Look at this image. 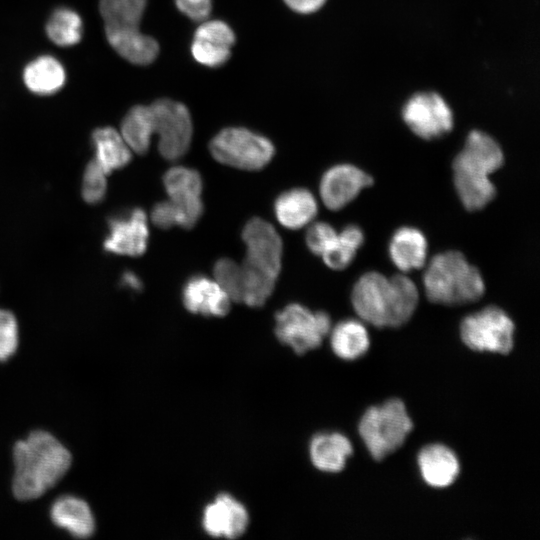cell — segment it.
I'll use <instances>...</instances> for the list:
<instances>
[{
  "mask_svg": "<svg viewBox=\"0 0 540 540\" xmlns=\"http://www.w3.org/2000/svg\"><path fill=\"white\" fill-rule=\"evenodd\" d=\"M163 183L169 200L184 217V228L191 229L203 214V184L199 172L184 166H174L164 174Z\"/></svg>",
  "mask_w": 540,
  "mask_h": 540,
  "instance_id": "14",
  "label": "cell"
},
{
  "mask_svg": "<svg viewBox=\"0 0 540 540\" xmlns=\"http://www.w3.org/2000/svg\"><path fill=\"white\" fill-rule=\"evenodd\" d=\"M242 239L246 245L243 270L276 281L281 270L283 244L275 228L255 217L245 224Z\"/></svg>",
  "mask_w": 540,
  "mask_h": 540,
  "instance_id": "11",
  "label": "cell"
},
{
  "mask_svg": "<svg viewBox=\"0 0 540 540\" xmlns=\"http://www.w3.org/2000/svg\"><path fill=\"white\" fill-rule=\"evenodd\" d=\"M428 244L417 228L404 226L395 231L389 243V256L403 273L421 269L427 259Z\"/></svg>",
  "mask_w": 540,
  "mask_h": 540,
  "instance_id": "20",
  "label": "cell"
},
{
  "mask_svg": "<svg viewBox=\"0 0 540 540\" xmlns=\"http://www.w3.org/2000/svg\"><path fill=\"white\" fill-rule=\"evenodd\" d=\"M363 242L364 233L361 228L356 225H348L337 234L335 241L321 257L329 268L345 269L354 260L357 250Z\"/></svg>",
  "mask_w": 540,
  "mask_h": 540,
  "instance_id": "28",
  "label": "cell"
},
{
  "mask_svg": "<svg viewBox=\"0 0 540 540\" xmlns=\"http://www.w3.org/2000/svg\"><path fill=\"white\" fill-rule=\"evenodd\" d=\"M182 302L193 314L223 317L230 310L231 299L215 280L197 274L184 284Z\"/></svg>",
  "mask_w": 540,
  "mask_h": 540,
  "instance_id": "17",
  "label": "cell"
},
{
  "mask_svg": "<svg viewBox=\"0 0 540 540\" xmlns=\"http://www.w3.org/2000/svg\"><path fill=\"white\" fill-rule=\"evenodd\" d=\"M50 518L55 526L75 538H89L95 532V519L88 503L73 495H64L54 501Z\"/></svg>",
  "mask_w": 540,
  "mask_h": 540,
  "instance_id": "18",
  "label": "cell"
},
{
  "mask_svg": "<svg viewBox=\"0 0 540 540\" xmlns=\"http://www.w3.org/2000/svg\"><path fill=\"white\" fill-rule=\"evenodd\" d=\"M353 452L351 442L340 433L315 435L309 445L312 464L323 472L341 471Z\"/></svg>",
  "mask_w": 540,
  "mask_h": 540,
  "instance_id": "23",
  "label": "cell"
},
{
  "mask_svg": "<svg viewBox=\"0 0 540 540\" xmlns=\"http://www.w3.org/2000/svg\"><path fill=\"white\" fill-rule=\"evenodd\" d=\"M209 150L218 162L243 170H259L273 158L272 142L242 127L221 130L210 141Z\"/></svg>",
  "mask_w": 540,
  "mask_h": 540,
  "instance_id": "7",
  "label": "cell"
},
{
  "mask_svg": "<svg viewBox=\"0 0 540 540\" xmlns=\"http://www.w3.org/2000/svg\"><path fill=\"white\" fill-rule=\"evenodd\" d=\"M503 163V151L494 138L479 130L468 134L452 163L454 186L467 210H480L494 199L496 188L490 175Z\"/></svg>",
  "mask_w": 540,
  "mask_h": 540,
  "instance_id": "3",
  "label": "cell"
},
{
  "mask_svg": "<svg viewBox=\"0 0 540 540\" xmlns=\"http://www.w3.org/2000/svg\"><path fill=\"white\" fill-rule=\"evenodd\" d=\"M106 173L100 165L92 159L85 167L82 179V197L88 204L100 203L106 195Z\"/></svg>",
  "mask_w": 540,
  "mask_h": 540,
  "instance_id": "30",
  "label": "cell"
},
{
  "mask_svg": "<svg viewBox=\"0 0 540 540\" xmlns=\"http://www.w3.org/2000/svg\"><path fill=\"white\" fill-rule=\"evenodd\" d=\"M285 3L298 13L308 14L319 10L326 0H284Z\"/></svg>",
  "mask_w": 540,
  "mask_h": 540,
  "instance_id": "37",
  "label": "cell"
},
{
  "mask_svg": "<svg viewBox=\"0 0 540 540\" xmlns=\"http://www.w3.org/2000/svg\"><path fill=\"white\" fill-rule=\"evenodd\" d=\"M19 344V329L16 317L6 309H0V362L10 359Z\"/></svg>",
  "mask_w": 540,
  "mask_h": 540,
  "instance_id": "31",
  "label": "cell"
},
{
  "mask_svg": "<svg viewBox=\"0 0 540 540\" xmlns=\"http://www.w3.org/2000/svg\"><path fill=\"white\" fill-rule=\"evenodd\" d=\"M402 118L415 135L425 140L444 136L454 125L451 107L434 91L417 92L408 98L402 108Z\"/></svg>",
  "mask_w": 540,
  "mask_h": 540,
  "instance_id": "12",
  "label": "cell"
},
{
  "mask_svg": "<svg viewBox=\"0 0 540 540\" xmlns=\"http://www.w3.org/2000/svg\"><path fill=\"white\" fill-rule=\"evenodd\" d=\"M13 463V494L20 501H30L41 497L65 476L72 456L54 435L35 430L15 443Z\"/></svg>",
  "mask_w": 540,
  "mask_h": 540,
  "instance_id": "1",
  "label": "cell"
},
{
  "mask_svg": "<svg viewBox=\"0 0 540 540\" xmlns=\"http://www.w3.org/2000/svg\"><path fill=\"white\" fill-rule=\"evenodd\" d=\"M177 8L194 21L206 20L212 10L211 0H175Z\"/></svg>",
  "mask_w": 540,
  "mask_h": 540,
  "instance_id": "36",
  "label": "cell"
},
{
  "mask_svg": "<svg viewBox=\"0 0 540 540\" xmlns=\"http://www.w3.org/2000/svg\"><path fill=\"white\" fill-rule=\"evenodd\" d=\"M215 281L226 292L231 301L242 302L243 271L241 265L229 258H221L213 268Z\"/></svg>",
  "mask_w": 540,
  "mask_h": 540,
  "instance_id": "29",
  "label": "cell"
},
{
  "mask_svg": "<svg viewBox=\"0 0 540 540\" xmlns=\"http://www.w3.org/2000/svg\"><path fill=\"white\" fill-rule=\"evenodd\" d=\"M119 284L134 292H140L143 288L140 277L130 270H126L122 273Z\"/></svg>",
  "mask_w": 540,
  "mask_h": 540,
  "instance_id": "38",
  "label": "cell"
},
{
  "mask_svg": "<svg viewBox=\"0 0 540 540\" xmlns=\"http://www.w3.org/2000/svg\"><path fill=\"white\" fill-rule=\"evenodd\" d=\"M331 328L326 312H314L297 303L287 305L275 315L277 339L299 355L318 348Z\"/></svg>",
  "mask_w": 540,
  "mask_h": 540,
  "instance_id": "8",
  "label": "cell"
},
{
  "mask_svg": "<svg viewBox=\"0 0 540 540\" xmlns=\"http://www.w3.org/2000/svg\"><path fill=\"white\" fill-rule=\"evenodd\" d=\"M412 427L404 403L391 399L381 406L369 408L358 429L371 456L382 460L402 446Z\"/></svg>",
  "mask_w": 540,
  "mask_h": 540,
  "instance_id": "6",
  "label": "cell"
},
{
  "mask_svg": "<svg viewBox=\"0 0 540 540\" xmlns=\"http://www.w3.org/2000/svg\"><path fill=\"white\" fill-rule=\"evenodd\" d=\"M249 513L239 500L227 493L217 495L203 510L201 524L214 538L237 539L249 526Z\"/></svg>",
  "mask_w": 540,
  "mask_h": 540,
  "instance_id": "15",
  "label": "cell"
},
{
  "mask_svg": "<svg viewBox=\"0 0 540 540\" xmlns=\"http://www.w3.org/2000/svg\"><path fill=\"white\" fill-rule=\"evenodd\" d=\"M153 133L159 136L161 156L175 161L185 155L192 139V120L185 105L170 99H159L149 105Z\"/></svg>",
  "mask_w": 540,
  "mask_h": 540,
  "instance_id": "10",
  "label": "cell"
},
{
  "mask_svg": "<svg viewBox=\"0 0 540 540\" xmlns=\"http://www.w3.org/2000/svg\"><path fill=\"white\" fill-rule=\"evenodd\" d=\"M63 64L52 55H40L27 63L22 79L26 88L41 96L58 92L66 83Z\"/></svg>",
  "mask_w": 540,
  "mask_h": 540,
  "instance_id": "22",
  "label": "cell"
},
{
  "mask_svg": "<svg viewBox=\"0 0 540 540\" xmlns=\"http://www.w3.org/2000/svg\"><path fill=\"white\" fill-rule=\"evenodd\" d=\"M514 331L511 318L496 306L466 316L460 326L461 338L469 348L502 354L512 350Z\"/></svg>",
  "mask_w": 540,
  "mask_h": 540,
  "instance_id": "9",
  "label": "cell"
},
{
  "mask_svg": "<svg viewBox=\"0 0 540 540\" xmlns=\"http://www.w3.org/2000/svg\"><path fill=\"white\" fill-rule=\"evenodd\" d=\"M149 229L145 211L133 208L108 219V233L103 242L106 252L137 257L148 245Z\"/></svg>",
  "mask_w": 540,
  "mask_h": 540,
  "instance_id": "13",
  "label": "cell"
},
{
  "mask_svg": "<svg viewBox=\"0 0 540 540\" xmlns=\"http://www.w3.org/2000/svg\"><path fill=\"white\" fill-rule=\"evenodd\" d=\"M151 220L160 229L174 226L184 228V217L176 205L170 200L156 203L151 211Z\"/></svg>",
  "mask_w": 540,
  "mask_h": 540,
  "instance_id": "35",
  "label": "cell"
},
{
  "mask_svg": "<svg viewBox=\"0 0 540 540\" xmlns=\"http://www.w3.org/2000/svg\"><path fill=\"white\" fill-rule=\"evenodd\" d=\"M120 133L132 151L145 154L154 134L150 107L145 105L132 107L121 122Z\"/></svg>",
  "mask_w": 540,
  "mask_h": 540,
  "instance_id": "27",
  "label": "cell"
},
{
  "mask_svg": "<svg viewBox=\"0 0 540 540\" xmlns=\"http://www.w3.org/2000/svg\"><path fill=\"white\" fill-rule=\"evenodd\" d=\"M427 298L436 304L462 305L479 300L485 284L477 267L459 251L435 255L423 275Z\"/></svg>",
  "mask_w": 540,
  "mask_h": 540,
  "instance_id": "4",
  "label": "cell"
},
{
  "mask_svg": "<svg viewBox=\"0 0 540 540\" xmlns=\"http://www.w3.org/2000/svg\"><path fill=\"white\" fill-rule=\"evenodd\" d=\"M418 465L424 481L436 488L451 485L460 471L458 458L442 444L424 447L418 455Z\"/></svg>",
  "mask_w": 540,
  "mask_h": 540,
  "instance_id": "19",
  "label": "cell"
},
{
  "mask_svg": "<svg viewBox=\"0 0 540 540\" xmlns=\"http://www.w3.org/2000/svg\"><path fill=\"white\" fill-rule=\"evenodd\" d=\"M45 32L54 44L61 47L73 46L83 37V20L74 9L59 6L48 17Z\"/></svg>",
  "mask_w": 540,
  "mask_h": 540,
  "instance_id": "26",
  "label": "cell"
},
{
  "mask_svg": "<svg viewBox=\"0 0 540 540\" xmlns=\"http://www.w3.org/2000/svg\"><path fill=\"white\" fill-rule=\"evenodd\" d=\"M318 211L314 195L305 188H293L281 193L275 200L274 212L281 225L299 229L310 223Z\"/></svg>",
  "mask_w": 540,
  "mask_h": 540,
  "instance_id": "21",
  "label": "cell"
},
{
  "mask_svg": "<svg viewBox=\"0 0 540 540\" xmlns=\"http://www.w3.org/2000/svg\"><path fill=\"white\" fill-rule=\"evenodd\" d=\"M337 232L326 222H316L310 225L306 232V244L309 250L321 256L335 241Z\"/></svg>",
  "mask_w": 540,
  "mask_h": 540,
  "instance_id": "34",
  "label": "cell"
},
{
  "mask_svg": "<svg viewBox=\"0 0 540 540\" xmlns=\"http://www.w3.org/2000/svg\"><path fill=\"white\" fill-rule=\"evenodd\" d=\"M146 5L147 0H99L108 43L122 58L136 65L150 64L159 53L157 41L139 28Z\"/></svg>",
  "mask_w": 540,
  "mask_h": 540,
  "instance_id": "5",
  "label": "cell"
},
{
  "mask_svg": "<svg viewBox=\"0 0 540 540\" xmlns=\"http://www.w3.org/2000/svg\"><path fill=\"white\" fill-rule=\"evenodd\" d=\"M419 294L415 283L404 274L386 277L367 272L354 284L351 302L357 315L378 328L399 327L413 315Z\"/></svg>",
  "mask_w": 540,
  "mask_h": 540,
  "instance_id": "2",
  "label": "cell"
},
{
  "mask_svg": "<svg viewBox=\"0 0 540 540\" xmlns=\"http://www.w3.org/2000/svg\"><path fill=\"white\" fill-rule=\"evenodd\" d=\"M333 352L341 359L354 360L366 353L370 338L366 327L355 319L339 322L330 330Z\"/></svg>",
  "mask_w": 540,
  "mask_h": 540,
  "instance_id": "25",
  "label": "cell"
},
{
  "mask_svg": "<svg viewBox=\"0 0 540 540\" xmlns=\"http://www.w3.org/2000/svg\"><path fill=\"white\" fill-rule=\"evenodd\" d=\"M94 160L106 174L125 167L131 161V149L120 132L110 126L99 127L91 134Z\"/></svg>",
  "mask_w": 540,
  "mask_h": 540,
  "instance_id": "24",
  "label": "cell"
},
{
  "mask_svg": "<svg viewBox=\"0 0 540 540\" xmlns=\"http://www.w3.org/2000/svg\"><path fill=\"white\" fill-rule=\"evenodd\" d=\"M191 53L200 64L218 67L229 59L231 48L194 38Z\"/></svg>",
  "mask_w": 540,
  "mask_h": 540,
  "instance_id": "32",
  "label": "cell"
},
{
  "mask_svg": "<svg viewBox=\"0 0 540 540\" xmlns=\"http://www.w3.org/2000/svg\"><path fill=\"white\" fill-rule=\"evenodd\" d=\"M194 38L228 48H231L235 43L234 32L228 24L220 20L202 21V24L195 31Z\"/></svg>",
  "mask_w": 540,
  "mask_h": 540,
  "instance_id": "33",
  "label": "cell"
},
{
  "mask_svg": "<svg viewBox=\"0 0 540 540\" xmlns=\"http://www.w3.org/2000/svg\"><path fill=\"white\" fill-rule=\"evenodd\" d=\"M373 178L352 164H338L322 176L319 192L322 202L330 210H339L354 200Z\"/></svg>",
  "mask_w": 540,
  "mask_h": 540,
  "instance_id": "16",
  "label": "cell"
}]
</instances>
